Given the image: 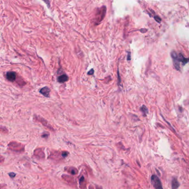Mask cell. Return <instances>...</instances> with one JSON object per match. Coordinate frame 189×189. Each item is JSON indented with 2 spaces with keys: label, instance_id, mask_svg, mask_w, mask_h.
<instances>
[{
  "label": "cell",
  "instance_id": "obj_1",
  "mask_svg": "<svg viewBox=\"0 0 189 189\" xmlns=\"http://www.w3.org/2000/svg\"><path fill=\"white\" fill-rule=\"evenodd\" d=\"M151 183L155 189H164L162 183L158 176L156 175H153L151 177Z\"/></svg>",
  "mask_w": 189,
  "mask_h": 189
},
{
  "label": "cell",
  "instance_id": "obj_2",
  "mask_svg": "<svg viewBox=\"0 0 189 189\" xmlns=\"http://www.w3.org/2000/svg\"><path fill=\"white\" fill-rule=\"evenodd\" d=\"M106 12V9L105 7H104V9L101 8V9L98 10V12L96 14V22H101V20H103V18L105 16Z\"/></svg>",
  "mask_w": 189,
  "mask_h": 189
},
{
  "label": "cell",
  "instance_id": "obj_3",
  "mask_svg": "<svg viewBox=\"0 0 189 189\" xmlns=\"http://www.w3.org/2000/svg\"><path fill=\"white\" fill-rule=\"evenodd\" d=\"M6 77L9 81L11 82H13L15 80L16 78V73L13 72H9L7 73L6 75Z\"/></svg>",
  "mask_w": 189,
  "mask_h": 189
},
{
  "label": "cell",
  "instance_id": "obj_4",
  "mask_svg": "<svg viewBox=\"0 0 189 189\" xmlns=\"http://www.w3.org/2000/svg\"><path fill=\"white\" fill-rule=\"evenodd\" d=\"M50 89L47 87H45L43 88H42L41 90H40V93L43 95L44 96L46 97H49V93H50Z\"/></svg>",
  "mask_w": 189,
  "mask_h": 189
},
{
  "label": "cell",
  "instance_id": "obj_5",
  "mask_svg": "<svg viewBox=\"0 0 189 189\" xmlns=\"http://www.w3.org/2000/svg\"><path fill=\"white\" fill-rule=\"evenodd\" d=\"M68 80V77L66 75H62L58 78V81L59 83H64Z\"/></svg>",
  "mask_w": 189,
  "mask_h": 189
},
{
  "label": "cell",
  "instance_id": "obj_6",
  "mask_svg": "<svg viewBox=\"0 0 189 189\" xmlns=\"http://www.w3.org/2000/svg\"><path fill=\"white\" fill-rule=\"evenodd\" d=\"M180 186L179 181L176 179H174L172 182V189H177Z\"/></svg>",
  "mask_w": 189,
  "mask_h": 189
},
{
  "label": "cell",
  "instance_id": "obj_7",
  "mask_svg": "<svg viewBox=\"0 0 189 189\" xmlns=\"http://www.w3.org/2000/svg\"><path fill=\"white\" fill-rule=\"evenodd\" d=\"M141 110H142V112H143V113H144V114L145 115V116L148 113V109L145 106H143L141 107Z\"/></svg>",
  "mask_w": 189,
  "mask_h": 189
},
{
  "label": "cell",
  "instance_id": "obj_8",
  "mask_svg": "<svg viewBox=\"0 0 189 189\" xmlns=\"http://www.w3.org/2000/svg\"><path fill=\"white\" fill-rule=\"evenodd\" d=\"M70 173L72 174H73V175H74V174H77V170L75 169V168H73V167H72L71 169H70Z\"/></svg>",
  "mask_w": 189,
  "mask_h": 189
},
{
  "label": "cell",
  "instance_id": "obj_9",
  "mask_svg": "<svg viewBox=\"0 0 189 189\" xmlns=\"http://www.w3.org/2000/svg\"><path fill=\"white\" fill-rule=\"evenodd\" d=\"M154 19L157 21V22H159V23H160V22H161V18L158 17V16H155L154 17Z\"/></svg>",
  "mask_w": 189,
  "mask_h": 189
},
{
  "label": "cell",
  "instance_id": "obj_10",
  "mask_svg": "<svg viewBox=\"0 0 189 189\" xmlns=\"http://www.w3.org/2000/svg\"><path fill=\"white\" fill-rule=\"evenodd\" d=\"M9 176L11 177H13L15 176V174L13 173V172H10V173H9Z\"/></svg>",
  "mask_w": 189,
  "mask_h": 189
},
{
  "label": "cell",
  "instance_id": "obj_11",
  "mask_svg": "<svg viewBox=\"0 0 189 189\" xmlns=\"http://www.w3.org/2000/svg\"><path fill=\"white\" fill-rule=\"evenodd\" d=\"M94 73V70H90L89 72H88V75H93Z\"/></svg>",
  "mask_w": 189,
  "mask_h": 189
},
{
  "label": "cell",
  "instance_id": "obj_12",
  "mask_svg": "<svg viewBox=\"0 0 189 189\" xmlns=\"http://www.w3.org/2000/svg\"><path fill=\"white\" fill-rule=\"evenodd\" d=\"M130 59V53H128L127 55V60L129 61Z\"/></svg>",
  "mask_w": 189,
  "mask_h": 189
}]
</instances>
